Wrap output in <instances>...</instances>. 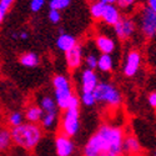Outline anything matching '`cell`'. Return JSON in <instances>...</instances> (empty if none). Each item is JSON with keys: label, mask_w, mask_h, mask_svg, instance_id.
<instances>
[{"label": "cell", "mask_w": 156, "mask_h": 156, "mask_svg": "<svg viewBox=\"0 0 156 156\" xmlns=\"http://www.w3.org/2000/svg\"><path fill=\"white\" fill-rule=\"evenodd\" d=\"M125 134L121 127L102 124L98 131L89 137L83 156H122Z\"/></svg>", "instance_id": "6da1fadb"}, {"label": "cell", "mask_w": 156, "mask_h": 156, "mask_svg": "<svg viewBox=\"0 0 156 156\" xmlns=\"http://www.w3.org/2000/svg\"><path fill=\"white\" fill-rule=\"evenodd\" d=\"M11 136L14 144L27 151L34 150L44 136V129L39 124L24 122L18 127H12Z\"/></svg>", "instance_id": "7a4b0ae2"}, {"label": "cell", "mask_w": 156, "mask_h": 156, "mask_svg": "<svg viewBox=\"0 0 156 156\" xmlns=\"http://www.w3.org/2000/svg\"><path fill=\"white\" fill-rule=\"evenodd\" d=\"M51 84H53L54 98L58 102V106L60 110L65 111L68 109L70 99L75 95L73 90V84L69 77L62 74H56L51 80Z\"/></svg>", "instance_id": "3957f363"}, {"label": "cell", "mask_w": 156, "mask_h": 156, "mask_svg": "<svg viewBox=\"0 0 156 156\" xmlns=\"http://www.w3.org/2000/svg\"><path fill=\"white\" fill-rule=\"evenodd\" d=\"M96 101L104 104L108 108H119L122 102L121 91L109 81H100L95 90Z\"/></svg>", "instance_id": "277c9868"}, {"label": "cell", "mask_w": 156, "mask_h": 156, "mask_svg": "<svg viewBox=\"0 0 156 156\" xmlns=\"http://www.w3.org/2000/svg\"><path fill=\"white\" fill-rule=\"evenodd\" d=\"M60 134L69 137L77 135L80 130V109H68L65 110L60 119Z\"/></svg>", "instance_id": "5b68a950"}, {"label": "cell", "mask_w": 156, "mask_h": 156, "mask_svg": "<svg viewBox=\"0 0 156 156\" xmlns=\"http://www.w3.org/2000/svg\"><path fill=\"white\" fill-rule=\"evenodd\" d=\"M139 28L147 40L156 37V12L147 6L142 8L139 12Z\"/></svg>", "instance_id": "8992f818"}, {"label": "cell", "mask_w": 156, "mask_h": 156, "mask_svg": "<svg viewBox=\"0 0 156 156\" xmlns=\"http://www.w3.org/2000/svg\"><path fill=\"white\" fill-rule=\"evenodd\" d=\"M142 64V55L139 50H130L125 56V61L122 64V74L126 77H134Z\"/></svg>", "instance_id": "52a82bcc"}, {"label": "cell", "mask_w": 156, "mask_h": 156, "mask_svg": "<svg viewBox=\"0 0 156 156\" xmlns=\"http://www.w3.org/2000/svg\"><path fill=\"white\" fill-rule=\"evenodd\" d=\"M135 31H136V21L129 16H122L121 20L114 27L115 35L122 41L131 39Z\"/></svg>", "instance_id": "ba28073f"}, {"label": "cell", "mask_w": 156, "mask_h": 156, "mask_svg": "<svg viewBox=\"0 0 156 156\" xmlns=\"http://www.w3.org/2000/svg\"><path fill=\"white\" fill-rule=\"evenodd\" d=\"M99 76L95 70L85 68L80 73V89L81 93H95L99 85Z\"/></svg>", "instance_id": "9c48e42d"}, {"label": "cell", "mask_w": 156, "mask_h": 156, "mask_svg": "<svg viewBox=\"0 0 156 156\" xmlns=\"http://www.w3.org/2000/svg\"><path fill=\"white\" fill-rule=\"evenodd\" d=\"M84 59H85L84 46L79 43H77V45L74 46L71 50H69L68 53H65V62H66V66L70 70L79 69L84 62Z\"/></svg>", "instance_id": "30bf717a"}, {"label": "cell", "mask_w": 156, "mask_h": 156, "mask_svg": "<svg viewBox=\"0 0 156 156\" xmlns=\"http://www.w3.org/2000/svg\"><path fill=\"white\" fill-rule=\"evenodd\" d=\"M55 151L58 156H71L75 151L73 137L60 134L55 137Z\"/></svg>", "instance_id": "8fae6325"}, {"label": "cell", "mask_w": 156, "mask_h": 156, "mask_svg": "<svg viewBox=\"0 0 156 156\" xmlns=\"http://www.w3.org/2000/svg\"><path fill=\"white\" fill-rule=\"evenodd\" d=\"M95 48L100 51L101 54H112L115 51L116 44L114 41V39H111L109 35H96L95 37Z\"/></svg>", "instance_id": "7c38bea8"}, {"label": "cell", "mask_w": 156, "mask_h": 156, "mask_svg": "<svg viewBox=\"0 0 156 156\" xmlns=\"http://www.w3.org/2000/svg\"><path fill=\"white\" fill-rule=\"evenodd\" d=\"M121 9L118 5H106L105 11H104V15H102V21L105 23L109 27H115L120 20H121Z\"/></svg>", "instance_id": "4fadbf2b"}, {"label": "cell", "mask_w": 156, "mask_h": 156, "mask_svg": "<svg viewBox=\"0 0 156 156\" xmlns=\"http://www.w3.org/2000/svg\"><path fill=\"white\" fill-rule=\"evenodd\" d=\"M25 120L27 122H31V124H39L41 122L43 118H44V110L39 106V104H31L27 109H25Z\"/></svg>", "instance_id": "5bb4252c"}, {"label": "cell", "mask_w": 156, "mask_h": 156, "mask_svg": "<svg viewBox=\"0 0 156 156\" xmlns=\"http://www.w3.org/2000/svg\"><path fill=\"white\" fill-rule=\"evenodd\" d=\"M55 45L60 51H62V53H68L69 50H71L74 46L77 45V40L74 35L64 33V34H59Z\"/></svg>", "instance_id": "9a60e30c"}, {"label": "cell", "mask_w": 156, "mask_h": 156, "mask_svg": "<svg viewBox=\"0 0 156 156\" xmlns=\"http://www.w3.org/2000/svg\"><path fill=\"white\" fill-rule=\"evenodd\" d=\"M39 106H40L45 114H50V112H58L59 106H58V102L55 100L54 96H50V95H43L39 100Z\"/></svg>", "instance_id": "2e32d148"}, {"label": "cell", "mask_w": 156, "mask_h": 156, "mask_svg": "<svg viewBox=\"0 0 156 156\" xmlns=\"http://www.w3.org/2000/svg\"><path fill=\"white\" fill-rule=\"evenodd\" d=\"M19 62L24 68H36L40 64V58L35 53H24L19 56Z\"/></svg>", "instance_id": "e0dca14e"}, {"label": "cell", "mask_w": 156, "mask_h": 156, "mask_svg": "<svg viewBox=\"0 0 156 156\" xmlns=\"http://www.w3.org/2000/svg\"><path fill=\"white\" fill-rule=\"evenodd\" d=\"M124 151L127 152V154H131V155L139 154L141 151L140 142H139V140L134 135H127L125 137V141H124Z\"/></svg>", "instance_id": "ac0fdd59"}, {"label": "cell", "mask_w": 156, "mask_h": 156, "mask_svg": "<svg viewBox=\"0 0 156 156\" xmlns=\"http://www.w3.org/2000/svg\"><path fill=\"white\" fill-rule=\"evenodd\" d=\"M114 59L110 54H100L99 55V62H98V69L101 73H111L114 70Z\"/></svg>", "instance_id": "d6986e66"}, {"label": "cell", "mask_w": 156, "mask_h": 156, "mask_svg": "<svg viewBox=\"0 0 156 156\" xmlns=\"http://www.w3.org/2000/svg\"><path fill=\"white\" fill-rule=\"evenodd\" d=\"M41 126L44 130H54L58 124H59V118H58V112H50V114H45L44 118L41 120Z\"/></svg>", "instance_id": "ffe728a7"}, {"label": "cell", "mask_w": 156, "mask_h": 156, "mask_svg": "<svg viewBox=\"0 0 156 156\" xmlns=\"http://www.w3.org/2000/svg\"><path fill=\"white\" fill-rule=\"evenodd\" d=\"M105 8H106V4L96 0V2H94L91 5H90V15H91V18L95 20H101L102 15H104V11H105Z\"/></svg>", "instance_id": "44dd1931"}, {"label": "cell", "mask_w": 156, "mask_h": 156, "mask_svg": "<svg viewBox=\"0 0 156 156\" xmlns=\"http://www.w3.org/2000/svg\"><path fill=\"white\" fill-rule=\"evenodd\" d=\"M6 121H8L9 126H11V129L18 127V126H20L25 122V115L21 111H12L8 115Z\"/></svg>", "instance_id": "7402d4cb"}, {"label": "cell", "mask_w": 156, "mask_h": 156, "mask_svg": "<svg viewBox=\"0 0 156 156\" xmlns=\"http://www.w3.org/2000/svg\"><path fill=\"white\" fill-rule=\"evenodd\" d=\"M11 144H14L12 136H11V130L3 129L2 131H0V150L2 151L8 150L11 146Z\"/></svg>", "instance_id": "603a6c76"}, {"label": "cell", "mask_w": 156, "mask_h": 156, "mask_svg": "<svg viewBox=\"0 0 156 156\" xmlns=\"http://www.w3.org/2000/svg\"><path fill=\"white\" fill-rule=\"evenodd\" d=\"M98 62H99V56L96 55L95 51L89 50L87 53H85V59H84V64L87 69L95 70L98 69Z\"/></svg>", "instance_id": "cb8c5ba5"}, {"label": "cell", "mask_w": 156, "mask_h": 156, "mask_svg": "<svg viewBox=\"0 0 156 156\" xmlns=\"http://www.w3.org/2000/svg\"><path fill=\"white\" fill-rule=\"evenodd\" d=\"M80 101H81V105L86 106V108H93L96 105V98L94 93H81V95L79 96Z\"/></svg>", "instance_id": "d4e9b609"}, {"label": "cell", "mask_w": 156, "mask_h": 156, "mask_svg": "<svg viewBox=\"0 0 156 156\" xmlns=\"http://www.w3.org/2000/svg\"><path fill=\"white\" fill-rule=\"evenodd\" d=\"M71 4V0H49V8L53 10L62 11L68 9Z\"/></svg>", "instance_id": "484cf974"}, {"label": "cell", "mask_w": 156, "mask_h": 156, "mask_svg": "<svg viewBox=\"0 0 156 156\" xmlns=\"http://www.w3.org/2000/svg\"><path fill=\"white\" fill-rule=\"evenodd\" d=\"M15 3V0H0V21H4L5 15L8 14V11L12 6V4Z\"/></svg>", "instance_id": "4316f807"}, {"label": "cell", "mask_w": 156, "mask_h": 156, "mask_svg": "<svg viewBox=\"0 0 156 156\" xmlns=\"http://www.w3.org/2000/svg\"><path fill=\"white\" fill-rule=\"evenodd\" d=\"M48 19L51 24L54 25H58L60 21H61V12L59 10H53L50 9L49 12H48Z\"/></svg>", "instance_id": "83f0119b"}, {"label": "cell", "mask_w": 156, "mask_h": 156, "mask_svg": "<svg viewBox=\"0 0 156 156\" xmlns=\"http://www.w3.org/2000/svg\"><path fill=\"white\" fill-rule=\"evenodd\" d=\"M46 4V0H30V10L33 12H39Z\"/></svg>", "instance_id": "f1b7e54d"}, {"label": "cell", "mask_w": 156, "mask_h": 156, "mask_svg": "<svg viewBox=\"0 0 156 156\" xmlns=\"http://www.w3.org/2000/svg\"><path fill=\"white\" fill-rule=\"evenodd\" d=\"M136 0H118V6L121 10H130L135 5Z\"/></svg>", "instance_id": "f546056e"}, {"label": "cell", "mask_w": 156, "mask_h": 156, "mask_svg": "<svg viewBox=\"0 0 156 156\" xmlns=\"http://www.w3.org/2000/svg\"><path fill=\"white\" fill-rule=\"evenodd\" d=\"M147 102L152 109H156V91H151L147 95Z\"/></svg>", "instance_id": "4dcf8cb0"}, {"label": "cell", "mask_w": 156, "mask_h": 156, "mask_svg": "<svg viewBox=\"0 0 156 156\" xmlns=\"http://www.w3.org/2000/svg\"><path fill=\"white\" fill-rule=\"evenodd\" d=\"M19 39H20V40H28V39H29V33L25 31V30L19 31Z\"/></svg>", "instance_id": "1f68e13d"}, {"label": "cell", "mask_w": 156, "mask_h": 156, "mask_svg": "<svg viewBox=\"0 0 156 156\" xmlns=\"http://www.w3.org/2000/svg\"><path fill=\"white\" fill-rule=\"evenodd\" d=\"M147 8H150L154 12H156V0H147Z\"/></svg>", "instance_id": "d6a6232c"}, {"label": "cell", "mask_w": 156, "mask_h": 156, "mask_svg": "<svg viewBox=\"0 0 156 156\" xmlns=\"http://www.w3.org/2000/svg\"><path fill=\"white\" fill-rule=\"evenodd\" d=\"M99 2L106 4V5H116L118 4V0H99Z\"/></svg>", "instance_id": "836d02e7"}, {"label": "cell", "mask_w": 156, "mask_h": 156, "mask_svg": "<svg viewBox=\"0 0 156 156\" xmlns=\"http://www.w3.org/2000/svg\"><path fill=\"white\" fill-rule=\"evenodd\" d=\"M11 37L12 39H19V31H14L11 34Z\"/></svg>", "instance_id": "e575fe53"}, {"label": "cell", "mask_w": 156, "mask_h": 156, "mask_svg": "<svg viewBox=\"0 0 156 156\" xmlns=\"http://www.w3.org/2000/svg\"><path fill=\"white\" fill-rule=\"evenodd\" d=\"M154 156H156V151H155V154H154Z\"/></svg>", "instance_id": "d590c367"}]
</instances>
